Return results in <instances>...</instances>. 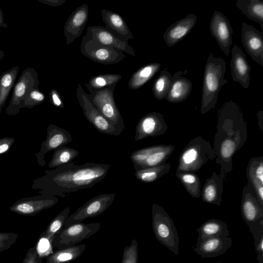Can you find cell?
Listing matches in <instances>:
<instances>
[{"label":"cell","instance_id":"1","mask_svg":"<svg viewBox=\"0 0 263 263\" xmlns=\"http://www.w3.org/2000/svg\"><path fill=\"white\" fill-rule=\"evenodd\" d=\"M247 139V123L239 106L232 101L226 102L218 111L213 147L220 172L227 174L232 171L233 157Z\"/></svg>","mask_w":263,"mask_h":263},{"label":"cell","instance_id":"2","mask_svg":"<svg viewBox=\"0 0 263 263\" xmlns=\"http://www.w3.org/2000/svg\"><path fill=\"white\" fill-rule=\"evenodd\" d=\"M110 167L93 162L81 165L67 163L46 172L43 188L46 195L64 197L70 193L93 187L105 178Z\"/></svg>","mask_w":263,"mask_h":263},{"label":"cell","instance_id":"3","mask_svg":"<svg viewBox=\"0 0 263 263\" xmlns=\"http://www.w3.org/2000/svg\"><path fill=\"white\" fill-rule=\"evenodd\" d=\"M226 71L224 60L210 53L204 71L200 108L202 114L215 107L221 88L228 83L224 79Z\"/></svg>","mask_w":263,"mask_h":263},{"label":"cell","instance_id":"4","mask_svg":"<svg viewBox=\"0 0 263 263\" xmlns=\"http://www.w3.org/2000/svg\"><path fill=\"white\" fill-rule=\"evenodd\" d=\"M216 157L210 142L198 136L191 140L180 153L176 173H195Z\"/></svg>","mask_w":263,"mask_h":263},{"label":"cell","instance_id":"5","mask_svg":"<svg viewBox=\"0 0 263 263\" xmlns=\"http://www.w3.org/2000/svg\"><path fill=\"white\" fill-rule=\"evenodd\" d=\"M152 228L157 240L175 255L179 252V237L174 221L160 205L153 203Z\"/></svg>","mask_w":263,"mask_h":263},{"label":"cell","instance_id":"6","mask_svg":"<svg viewBox=\"0 0 263 263\" xmlns=\"http://www.w3.org/2000/svg\"><path fill=\"white\" fill-rule=\"evenodd\" d=\"M115 88L111 87L99 90L88 89L89 93H86V96L92 105L113 126L122 132L125 126L115 101Z\"/></svg>","mask_w":263,"mask_h":263},{"label":"cell","instance_id":"7","mask_svg":"<svg viewBox=\"0 0 263 263\" xmlns=\"http://www.w3.org/2000/svg\"><path fill=\"white\" fill-rule=\"evenodd\" d=\"M100 228V222H80L64 227L53 237L52 247L59 250L77 245L96 233Z\"/></svg>","mask_w":263,"mask_h":263},{"label":"cell","instance_id":"8","mask_svg":"<svg viewBox=\"0 0 263 263\" xmlns=\"http://www.w3.org/2000/svg\"><path fill=\"white\" fill-rule=\"evenodd\" d=\"M241 215L253 236L263 231V206L252 186L247 183L242 190L240 204Z\"/></svg>","mask_w":263,"mask_h":263},{"label":"cell","instance_id":"9","mask_svg":"<svg viewBox=\"0 0 263 263\" xmlns=\"http://www.w3.org/2000/svg\"><path fill=\"white\" fill-rule=\"evenodd\" d=\"M80 51L93 62L103 65L116 64L126 58L120 50L102 45L93 40L90 32L87 29L82 39Z\"/></svg>","mask_w":263,"mask_h":263},{"label":"cell","instance_id":"10","mask_svg":"<svg viewBox=\"0 0 263 263\" xmlns=\"http://www.w3.org/2000/svg\"><path fill=\"white\" fill-rule=\"evenodd\" d=\"M39 85L38 74L36 70L31 67L24 69L13 86L6 113L8 115L17 114L22 108L23 102L29 92L32 89L38 88Z\"/></svg>","mask_w":263,"mask_h":263},{"label":"cell","instance_id":"11","mask_svg":"<svg viewBox=\"0 0 263 263\" xmlns=\"http://www.w3.org/2000/svg\"><path fill=\"white\" fill-rule=\"evenodd\" d=\"M175 149L171 145L148 146L133 152L129 158L135 171L155 166L166 162Z\"/></svg>","mask_w":263,"mask_h":263},{"label":"cell","instance_id":"12","mask_svg":"<svg viewBox=\"0 0 263 263\" xmlns=\"http://www.w3.org/2000/svg\"><path fill=\"white\" fill-rule=\"evenodd\" d=\"M86 92L80 84H78L76 96L83 110V115L100 133L113 136H119L122 132L117 129L95 108L88 100Z\"/></svg>","mask_w":263,"mask_h":263},{"label":"cell","instance_id":"13","mask_svg":"<svg viewBox=\"0 0 263 263\" xmlns=\"http://www.w3.org/2000/svg\"><path fill=\"white\" fill-rule=\"evenodd\" d=\"M115 196V194H103L91 198L69 216L64 227L82 222L87 218L102 214L113 202Z\"/></svg>","mask_w":263,"mask_h":263},{"label":"cell","instance_id":"14","mask_svg":"<svg viewBox=\"0 0 263 263\" xmlns=\"http://www.w3.org/2000/svg\"><path fill=\"white\" fill-rule=\"evenodd\" d=\"M210 30L221 50L228 56L232 44L233 31L227 17L220 12L215 11L210 22Z\"/></svg>","mask_w":263,"mask_h":263},{"label":"cell","instance_id":"15","mask_svg":"<svg viewBox=\"0 0 263 263\" xmlns=\"http://www.w3.org/2000/svg\"><path fill=\"white\" fill-rule=\"evenodd\" d=\"M167 128L164 116L158 112H151L142 117L138 121L135 136L136 141L149 137L163 135Z\"/></svg>","mask_w":263,"mask_h":263},{"label":"cell","instance_id":"16","mask_svg":"<svg viewBox=\"0 0 263 263\" xmlns=\"http://www.w3.org/2000/svg\"><path fill=\"white\" fill-rule=\"evenodd\" d=\"M241 36L246 51L254 61L263 67V32L243 22Z\"/></svg>","mask_w":263,"mask_h":263},{"label":"cell","instance_id":"17","mask_svg":"<svg viewBox=\"0 0 263 263\" xmlns=\"http://www.w3.org/2000/svg\"><path fill=\"white\" fill-rule=\"evenodd\" d=\"M59 201L57 197L45 195L22 199L10 207L11 211L24 216H33L43 210L50 208Z\"/></svg>","mask_w":263,"mask_h":263},{"label":"cell","instance_id":"18","mask_svg":"<svg viewBox=\"0 0 263 263\" xmlns=\"http://www.w3.org/2000/svg\"><path fill=\"white\" fill-rule=\"evenodd\" d=\"M88 6L87 4L77 7L69 16L64 27V34L67 45L80 36L88 21Z\"/></svg>","mask_w":263,"mask_h":263},{"label":"cell","instance_id":"19","mask_svg":"<svg viewBox=\"0 0 263 263\" xmlns=\"http://www.w3.org/2000/svg\"><path fill=\"white\" fill-rule=\"evenodd\" d=\"M230 61L231 76L234 81L239 83L247 89L250 83L251 67L241 49L234 45L232 49Z\"/></svg>","mask_w":263,"mask_h":263},{"label":"cell","instance_id":"20","mask_svg":"<svg viewBox=\"0 0 263 263\" xmlns=\"http://www.w3.org/2000/svg\"><path fill=\"white\" fill-rule=\"evenodd\" d=\"M232 243L229 236L209 237L197 242L193 251L202 258H212L224 254Z\"/></svg>","mask_w":263,"mask_h":263},{"label":"cell","instance_id":"21","mask_svg":"<svg viewBox=\"0 0 263 263\" xmlns=\"http://www.w3.org/2000/svg\"><path fill=\"white\" fill-rule=\"evenodd\" d=\"M197 17L190 13L168 27L163 35L164 40L168 47H172L183 40L195 25Z\"/></svg>","mask_w":263,"mask_h":263},{"label":"cell","instance_id":"22","mask_svg":"<svg viewBox=\"0 0 263 263\" xmlns=\"http://www.w3.org/2000/svg\"><path fill=\"white\" fill-rule=\"evenodd\" d=\"M86 29L90 32L92 39L99 44L114 48L132 56H135L133 48L128 44V42L122 41L105 27L99 25L92 26Z\"/></svg>","mask_w":263,"mask_h":263},{"label":"cell","instance_id":"23","mask_svg":"<svg viewBox=\"0 0 263 263\" xmlns=\"http://www.w3.org/2000/svg\"><path fill=\"white\" fill-rule=\"evenodd\" d=\"M101 14L105 28L109 31L124 42H128L129 40L134 39L133 33L119 14L103 9Z\"/></svg>","mask_w":263,"mask_h":263},{"label":"cell","instance_id":"24","mask_svg":"<svg viewBox=\"0 0 263 263\" xmlns=\"http://www.w3.org/2000/svg\"><path fill=\"white\" fill-rule=\"evenodd\" d=\"M71 134L66 129L50 124L47 128V137L43 142L41 149L43 157L46 153L68 144L72 141Z\"/></svg>","mask_w":263,"mask_h":263},{"label":"cell","instance_id":"25","mask_svg":"<svg viewBox=\"0 0 263 263\" xmlns=\"http://www.w3.org/2000/svg\"><path fill=\"white\" fill-rule=\"evenodd\" d=\"M181 70L177 71L172 76L171 88L165 99L170 103H178L186 100L191 94L192 83L187 78L182 76Z\"/></svg>","mask_w":263,"mask_h":263},{"label":"cell","instance_id":"26","mask_svg":"<svg viewBox=\"0 0 263 263\" xmlns=\"http://www.w3.org/2000/svg\"><path fill=\"white\" fill-rule=\"evenodd\" d=\"M248 183L253 187L257 199L263 206V157L252 158L247 167Z\"/></svg>","mask_w":263,"mask_h":263},{"label":"cell","instance_id":"27","mask_svg":"<svg viewBox=\"0 0 263 263\" xmlns=\"http://www.w3.org/2000/svg\"><path fill=\"white\" fill-rule=\"evenodd\" d=\"M224 178L222 175L213 172L211 177L206 179L201 192L203 202L216 205L221 204Z\"/></svg>","mask_w":263,"mask_h":263},{"label":"cell","instance_id":"28","mask_svg":"<svg viewBox=\"0 0 263 263\" xmlns=\"http://www.w3.org/2000/svg\"><path fill=\"white\" fill-rule=\"evenodd\" d=\"M198 237L197 242L207 238L217 236H229L230 234L227 224L219 219H210L197 229Z\"/></svg>","mask_w":263,"mask_h":263},{"label":"cell","instance_id":"29","mask_svg":"<svg viewBox=\"0 0 263 263\" xmlns=\"http://www.w3.org/2000/svg\"><path fill=\"white\" fill-rule=\"evenodd\" d=\"M160 67L161 65L158 63H149L141 67L131 76L128 87L133 90L140 88L155 76Z\"/></svg>","mask_w":263,"mask_h":263},{"label":"cell","instance_id":"30","mask_svg":"<svg viewBox=\"0 0 263 263\" xmlns=\"http://www.w3.org/2000/svg\"><path fill=\"white\" fill-rule=\"evenodd\" d=\"M235 5L248 18L258 23L262 30V1L259 0H237Z\"/></svg>","mask_w":263,"mask_h":263},{"label":"cell","instance_id":"31","mask_svg":"<svg viewBox=\"0 0 263 263\" xmlns=\"http://www.w3.org/2000/svg\"><path fill=\"white\" fill-rule=\"evenodd\" d=\"M85 248V244H81L59 249L48 256L46 263H68L80 256Z\"/></svg>","mask_w":263,"mask_h":263},{"label":"cell","instance_id":"32","mask_svg":"<svg viewBox=\"0 0 263 263\" xmlns=\"http://www.w3.org/2000/svg\"><path fill=\"white\" fill-rule=\"evenodd\" d=\"M171 168L170 164L165 162L157 166L136 171L135 176L141 182H152L167 174Z\"/></svg>","mask_w":263,"mask_h":263},{"label":"cell","instance_id":"33","mask_svg":"<svg viewBox=\"0 0 263 263\" xmlns=\"http://www.w3.org/2000/svg\"><path fill=\"white\" fill-rule=\"evenodd\" d=\"M19 71L15 66L3 72L0 76V108L5 104L9 93L14 86Z\"/></svg>","mask_w":263,"mask_h":263},{"label":"cell","instance_id":"34","mask_svg":"<svg viewBox=\"0 0 263 263\" xmlns=\"http://www.w3.org/2000/svg\"><path fill=\"white\" fill-rule=\"evenodd\" d=\"M70 207H67L58 214L49 223L46 230L39 237V239H44L51 242L54 235L64 227L69 216Z\"/></svg>","mask_w":263,"mask_h":263},{"label":"cell","instance_id":"35","mask_svg":"<svg viewBox=\"0 0 263 263\" xmlns=\"http://www.w3.org/2000/svg\"><path fill=\"white\" fill-rule=\"evenodd\" d=\"M121 79L122 76L119 74H102L91 77L88 83H84V85L87 89L99 90L116 87Z\"/></svg>","mask_w":263,"mask_h":263},{"label":"cell","instance_id":"36","mask_svg":"<svg viewBox=\"0 0 263 263\" xmlns=\"http://www.w3.org/2000/svg\"><path fill=\"white\" fill-rule=\"evenodd\" d=\"M78 150L65 145L54 149L51 160L48 164L50 168H57L64 164L72 162L79 155Z\"/></svg>","mask_w":263,"mask_h":263},{"label":"cell","instance_id":"37","mask_svg":"<svg viewBox=\"0 0 263 263\" xmlns=\"http://www.w3.org/2000/svg\"><path fill=\"white\" fill-rule=\"evenodd\" d=\"M172 80V76L166 69L160 72L152 87V91L156 99L162 100L165 98L171 88Z\"/></svg>","mask_w":263,"mask_h":263},{"label":"cell","instance_id":"38","mask_svg":"<svg viewBox=\"0 0 263 263\" xmlns=\"http://www.w3.org/2000/svg\"><path fill=\"white\" fill-rule=\"evenodd\" d=\"M176 176L191 196L195 198L201 196L200 181L195 173H176Z\"/></svg>","mask_w":263,"mask_h":263},{"label":"cell","instance_id":"39","mask_svg":"<svg viewBox=\"0 0 263 263\" xmlns=\"http://www.w3.org/2000/svg\"><path fill=\"white\" fill-rule=\"evenodd\" d=\"M138 246L135 239H133L129 246L124 248L121 263H138Z\"/></svg>","mask_w":263,"mask_h":263},{"label":"cell","instance_id":"40","mask_svg":"<svg viewBox=\"0 0 263 263\" xmlns=\"http://www.w3.org/2000/svg\"><path fill=\"white\" fill-rule=\"evenodd\" d=\"M45 99V94L41 91L39 87L32 89L23 102V107L32 108L40 104Z\"/></svg>","mask_w":263,"mask_h":263},{"label":"cell","instance_id":"41","mask_svg":"<svg viewBox=\"0 0 263 263\" xmlns=\"http://www.w3.org/2000/svg\"><path fill=\"white\" fill-rule=\"evenodd\" d=\"M18 237L17 234L0 231V253L9 249L16 242Z\"/></svg>","mask_w":263,"mask_h":263},{"label":"cell","instance_id":"42","mask_svg":"<svg viewBox=\"0 0 263 263\" xmlns=\"http://www.w3.org/2000/svg\"><path fill=\"white\" fill-rule=\"evenodd\" d=\"M43 257L38 252L36 246L30 247L22 263H42Z\"/></svg>","mask_w":263,"mask_h":263},{"label":"cell","instance_id":"43","mask_svg":"<svg viewBox=\"0 0 263 263\" xmlns=\"http://www.w3.org/2000/svg\"><path fill=\"white\" fill-rule=\"evenodd\" d=\"M253 237L257 257L263 256V231L258 232Z\"/></svg>","mask_w":263,"mask_h":263},{"label":"cell","instance_id":"44","mask_svg":"<svg viewBox=\"0 0 263 263\" xmlns=\"http://www.w3.org/2000/svg\"><path fill=\"white\" fill-rule=\"evenodd\" d=\"M49 95L50 102L53 105L59 108L64 107V104L61 96L56 89H51Z\"/></svg>","mask_w":263,"mask_h":263},{"label":"cell","instance_id":"45","mask_svg":"<svg viewBox=\"0 0 263 263\" xmlns=\"http://www.w3.org/2000/svg\"><path fill=\"white\" fill-rule=\"evenodd\" d=\"M14 142V139L12 138L7 137L0 139V155L8 151Z\"/></svg>","mask_w":263,"mask_h":263},{"label":"cell","instance_id":"46","mask_svg":"<svg viewBox=\"0 0 263 263\" xmlns=\"http://www.w3.org/2000/svg\"><path fill=\"white\" fill-rule=\"evenodd\" d=\"M39 2L50 6L57 7L64 4L65 0H37Z\"/></svg>","mask_w":263,"mask_h":263},{"label":"cell","instance_id":"47","mask_svg":"<svg viewBox=\"0 0 263 263\" xmlns=\"http://www.w3.org/2000/svg\"><path fill=\"white\" fill-rule=\"evenodd\" d=\"M0 27L6 28L8 27L7 23L5 22L3 11L0 7Z\"/></svg>","mask_w":263,"mask_h":263},{"label":"cell","instance_id":"48","mask_svg":"<svg viewBox=\"0 0 263 263\" xmlns=\"http://www.w3.org/2000/svg\"><path fill=\"white\" fill-rule=\"evenodd\" d=\"M257 116L259 121V125L261 130H262V121H263V111L262 110L258 111Z\"/></svg>","mask_w":263,"mask_h":263},{"label":"cell","instance_id":"49","mask_svg":"<svg viewBox=\"0 0 263 263\" xmlns=\"http://www.w3.org/2000/svg\"><path fill=\"white\" fill-rule=\"evenodd\" d=\"M5 57L4 52L0 49V61L2 60Z\"/></svg>","mask_w":263,"mask_h":263},{"label":"cell","instance_id":"50","mask_svg":"<svg viewBox=\"0 0 263 263\" xmlns=\"http://www.w3.org/2000/svg\"><path fill=\"white\" fill-rule=\"evenodd\" d=\"M215 263H223L222 262H215Z\"/></svg>","mask_w":263,"mask_h":263},{"label":"cell","instance_id":"51","mask_svg":"<svg viewBox=\"0 0 263 263\" xmlns=\"http://www.w3.org/2000/svg\"><path fill=\"white\" fill-rule=\"evenodd\" d=\"M1 109H2L0 108V112H1Z\"/></svg>","mask_w":263,"mask_h":263}]
</instances>
